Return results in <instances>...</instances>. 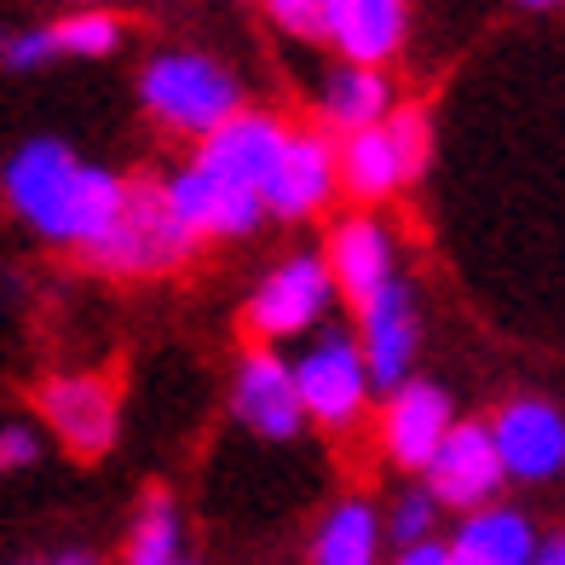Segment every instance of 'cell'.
<instances>
[{
	"label": "cell",
	"mask_w": 565,
	"mask_h": 565,
	"mask_svg": "<svg viewBox=\"0 0 565 565\" xmlns=\"http://www.w3.org/2000/svg\"><path fill=\"white\" fill-rule=\"evenodd\" d=\"M491 439L513 484H548L565 468V416L548 398H508L491 416Z\"/></svg>",
	"instance_id": "cell-12"
},
{
	"label": "cell",
	"mask_w": 565,
	"mask_h": 565,
	"mask_svg": "<svg viewBox=\"0 0 565 565\" xmlns=\"http://www.w3.org/2000/svg\"><path fill=\"white\" fill-rule=\"evenodd\" d=\"M53 565H93V559H53Z\"/></svg>",
	"instance_id": "cell-30"
},
{
	"label": "cell",
	"mask_w": 565,
	"mask_h": 565,
	"mask_svg": "<svg viewBox=\"0 0 565 565\" xmlns=\"http://www.w3.org/2000/svg\"><path fill=\"white\" fill-rule=\"evenodd\" d=\"M53 30V46L64 58H110L116 46H121V18L116 12H98L93 0H87V12H70V18H58V23H46Z\"/></svg>",
	"instance_id": "cell-22"
},
{
	"label": "cell",
	"mask_w": 565,
	"mask_h": 565,
	"mask_svg": "<svg viewBox=\"0 0 565 565\" xmlns=\"http://www.w3.org/2000/svg\"><path fill=\"white\" fill-rule=\"evenodd\" d=\"M450 422H456L450 393L439 387V381L409 375L387 393V404H381V456L404 473H422L427 456L439 450V439L450 433Z\"/></svg>",
	"instance_id": "cell-14"
},
{
	"label": "cell",
	"mask_w": 565,
	"mask_h": 565,
	"mask_svg": "<svg viewBox=\"0 0 565 565\" xmlns=\"http://www.w3.org/2000/svg\"><path fill=\"white\" fill-rule=\"evenodd\" d=\"M82 7H87V0H82Z\"/></svg>",
	"instance_id": "cell-32"
},
{
	"label": "cell",
	"mask_w": 565,
	"mask_h": 565,
	"mask_svg": "<svg viewBox=\"0 0 565 565\" xmlns=\"http://www.w3.org/2000/svg\"><path fill=\"white\" fill-rule=\"evenodd\" d=\"M185 554V525H179V502L168 491H150L139 502V520L127 531L121 565H168Z\"/></svg>",
	"instance_id": "cell-21"
},
{
	"label": "cell",
	"mask_w": 565,
	"mask_h": 565,
	"mask_svg": "<svg viewBox=\"0 0 565 565\" xmlns=\"http://www.w3.org/2000/svg\"><path fill=\"white\" fill-rule=\"evenodd\" d=\"M162 191L173 202V214L185 220L202 243L209 237H248V231H260L266 220V202L254 185H243V179H231L209 162H185V168H173L162 179Z\"/></svg>",
	"instance_id": "cell-9"
},
{
	"label": "cell",
	"mask_w": 565,
	"mask_h": 565,
	"mask_svg": "<svg viewBox=\"0 0 565 565\" xmlns=\"http://www.w3.org/2000/svg\"><path fill=\"white\" fill-rule=\"evenodd\" d=\"M0 58H7L12 70H41V64H53L58 58V46H53V30H18L0 41Z\"/></svg>",
	"instance_id": "cell-25"
},
{
	"label": "cell",
	"mask_w": 565,
	"mask_h": 565,
	"mask_svg": "<svg viewBox=\"0 0 565 565\" xmlns=\"http://www.w3.org/2000/svg\"><path fill=\"white\" fill-rule=\"evenodd\" d=\"M513 7H525V12H548V7H565V0H513Z\"/></svg>",
	"instance_id": "cell-29"
},
{
	"label": "cell",
	"mask_w": 565,
	"mask_h": 565,
	"mask_svg": "<svg viewBox=\"0 0 565 565\" xmlns=\"http://www.w3.org/2000/svg\"><path fill=\"white\" fill-rule=\"evenodd\" d=\"M41 416L53 427V439L70 456H105L116 445V427H121V404L116 387L105 375H53L41 387Z\"/></svg>",
	"instance_id": "cell-13"
},
{
	"label": "cell",
	"mask_w": 565,
	"mask_h": 565,
	"mask_svg": "<svg viewBox=\"0 0 565 565\" xmlns=\"http://www.w3.org/2000/svg\"><path fill=\"white\" fill-rule=\"evenodd\" d=\"M352 335H358V352H364V370H370L375 393H393L398 381L416 375V364H422V306H416L404 277L381 282L370 300H358Z\"/></svg>",
	"instance_id": "cell-7"
},
{
	"label": "cell",
	"mask_w": 565,
	"mask_h": 565,
	"mask_svg": "<svg viewBox=\"0 0 565 565\" xmlns=\"http://www.w3.org/2000/svg\"><path fill=\"white\" fill-rule=\"evenodd\" d=\"M41 461V433L30 422H7L0 427V473H23Z\"/></svg>",
	"instance_id": "cell-26"
},
{
	"label": "cell",
	"mask_w": 565,
	"mask_h": 565,
	"mask_svg": "<svg viewBox=\"0 0 565 565\" xmlns=\"http://www.w3.org/2000/svg\"><path fill=\"white\" fill-rule=\"evenodd\" d=\"M202 248V237L173 214L162 179H127L116 220L82 248V260L105 277H168Z\"/></svg>",
	"instance_id": "cell-2"
},
{
	"label": "cell",
	"mask_w": 565,
	"mask_h": 565,
	"mask_svg": "<svg viewBox=\"0 0 565 565\" xmlns=\"http://www.w3.org/2000/svg\"><path fill=\"white\" fill-rule=\"evenodd\" d=\"M433 121L422 105H393L381 121L352 127L335 139V185L358 209H381V202L404 196L427 168Z\"/></svg>",
	"instance_id": "cell-3"
},
{
	"label": "cell",
	"mask_w": 565,
	"mask_h": 565,
	"mask_svg": "<svg viewBox=\"0 0 565 565\" xmlns=\"http://www.w3.org/2000/svg\"><path fill=\"white\" fill-rule=\"evenodd\" d=\"M559 473H565V468H559Z\"/></svg>",
	"instance_id": "cell-34"
},
{
	"label": "cell",
	"mask_w": 565,
	"mask_h": 565,
	"mask_svg": "<svg viewBox=\"0 0 565 565\" xmlns=\"http://www.w3.org/2000/svg\"><path fill=\"white\" fill-rule=\"evenodd\" d=\"M266 18H271L289 41H323L329 0H266Z\"/></svg>",
	"instance_id": "cell-24"
},
{
	"label": "cell",
	"mask_w": 565,
	"mask_h": 565,
	"mask_svg": "<svg viewBox=\"0 0 565 565\" xmlns=\"http://www.w3.org/2000/svg\"><path fill=\"white\" fill-rule=\"evenodd\" d=\"M439 497L427 491V484H409V491L393 502V520H381L387 525L393 543H422V536H433V525H439Z\"/></svg>",
	"instance_id": "cell-23"
},
{
	"label": "cell",
	"mask_w": 565,
	"mask_h": 565,
	"mask_svg": "<svg viewBox=\"0 0 565 565\" xmlns=\"http://www.w3.org/2000/svg\"><path fill=\"white\" fill-rule=\"evenodd\" d=\"M139 105L173 139H202L243 110V82L209 53H157L139 70Z\"/></svg>",
	"instance_id": "cell-4"
},
{
	"label": "cell",
	"mask_w": 565,
	"mask_h": 565,
	"mask_svg": "<svg viewBox=\"0 0 565 565\" xmlns=\"http://www.w3.org/2000/svg\"><path fill=\"white\" fill-rule=\"evenodd\" d=\"M398 105V87L387 64H352L341 58L335 70L318 82V127L329 134H352V127H370Z\"/></svg>",
	"instance_id": "cell-19"
},
{
	"label": "cell",
	"mask_w": 565,
	"mask_h": 565,
	"mask_svg": "<svg viewBox=\"0 0 565 565\" xmlns=\"http://www.w3.org/2000/svg\"><path fill=\"white\" fill-rule=\"evenodd\" d=\"M289 375H295V398H300L306 427H323V433L364 427L375 387H370V370H364V352H358L352 329H323V335H312L306 352L289 364Z\"/></svg>",
	"instance_id": "cell-5"
},
{
	"label": "cell",
	"mask_w": 565,
	"mask_h": 565,
	"mask_svg": "<svg viewBox=\"0 0 565 565\" xmlns=\"http://www.w3.org/2000/svg\"><path fill=\"white\" fill-rule=\"evenodd\" d=\"M531 565H536V559H531Z\"/></svg>",
	"instance_id": "cell-33"
},
{
	"label": "cell",
	"mask_w": 565,
	"mask_h": 565,
	"mask_svg": "<svg viewBox=\"0 0 565 565\" xmlns=\"http://www.w3.org/2000/svg\"><path fill=\"white\" fill-rule=\"evenodd\" d=\"M536 565H565V531L548 536V543H536Z\"/></svg>",
	"instance_id": "cell-28"
},
{
	"label": "cell",
	"mask_w": 565,
	"mask_h": 565,
	"mask_svg": "<svg viewBox=\"0 0 565 565\" xmlns=\"http://www.w3.org/2000/svg\"><path fill=\"white\" fill-rule=\"evenodd\" d=\"M323 266H329V277H335L341 300H352V306L370 300L381 282L398 277V231L375 209H358V214H347L335 231H329Z\"/></svg>",
	"instance_id": "cell-15"
},
{
	"label": "cell",
	"mask_w": 565,
	"mask_h": 565,
	"mask_svg": "<svg viewBox=\"0 0 565 565\" xmlns=\"http://www.w3.org/2000/svg\"><path fill=\"white\" fill-rule=\"evenodd\" d=\"M121 191H127L121 173L82 162L64 139H30L7 157V168H0V196H7V209L30 225L35 237L75 248V254L116 220Z\"/></svg>",
	"instance_id": "cell-1"
},
{
	"label": "cell",
	"mask_w": 565,
	"mask_h": 565,
	"mask_svg": "<svg viewBox=\"0 0 565 565\" xmlns=\"http://www.w3.org/2000/svg\"><path fill=\"white\" fill-rule=\"evenodd\" d=\"M323 41L352 64H393L409 41V0H329Z\"/></svg>",
	"instance_id": "cell-17"
},
{
	"label": "cell",
	"mask_w": 565,
	"mask_h": 565,
	"mask_svg": "<svg viewBox=\"0 0 565 565\" xmlns=\"http://www.w3.org/2000/svg\"><path fill=\"white\" fill-rule=\"evenodd\" d=\"M387 565H456L450 559V543H439V536H422V543H398V554Z\"/></svg>",
	"instance_id": "cell-27"
},
{
	"label": "cell",
	"mask_w": 565,
	"mask_h": 565,
	"mask_svg": "<svg viewBox=\"0 0 565 565\" xmlns=\"http://www.w3.org/2000/svg\"><path fill=\"white\" fill-rule=\"evenodd\" d=\"M536 543H543V536H536L531 513L484 502V508L461 513V525L450 536V559L456 565H531Z\"/></svg>",
	"instance_id": "cell-18"
},
{
	"label": "cell",
	"mask_w": 565,
	"mask_h": 565,
	"mask_svg": "<svg viewBox=\"0 0 565 565\" xmlns=\"http://www.w3.org/2000/svg\"><path fill=\"white\" fill-rule=\"evenodd\" d=\"M335 277H329L323 254H289V260H277L260 282H254V295L243 306V323L254 341L266 347H282V341H300L323 329L329 306H335Z\"/></svg>",
	"instance_id": "cell-6"
},
{
	"label": "cell",
	"mask_w": 565,
	"mask_h": 565,
	"mask_svg": "<svg viewBox=\"0 0 565 565\" xmlns=\"http://www.w3.org/2000/svg\"><path fill=\"white\" fill-rule=\"evenodd\" d=\"M260 196H266V220H312L341 196V185H335V139H329V127H295L289 121Z\"/></svg>",
	"instance_id": "cell-8"
},
{
	"label": "cell",
	"mask_w": 565,
	"mask_h": 565,
	"mask_svg": "<svg viewBox=\"0 0 565 565\" xmlns=\"http://www.w3.org/2000/svg\"><path fill=\"white\" fill-rule=\"evenodd\" d=\"M282 134H289V121L271 116V110H231L214 134H202L196 139V162H209L231 179H243V185L260 191L266 185V173H271V157H277V145ZM266 202V196H260Z\"/></svg>",
	"instance_id": "cell-16"
},
{
	"label": "cell",
	"mask_w": 565,
	"mask_h": 565,
	"mask_svg": "<svg viewBox=\"0 0 565 565\" xmlns=\"http://www.w3.org/2000/svg\"><path fill=\"white\" fill-rule=\"evenodd\" d=\"M168 565H196V559H185V554H179V559H168Z\"/></svg>",
	"instance_id": "cell-31"
},
{
	"label": "cell",
	"mask_w": 565,
	"mask_h": 565,
	"mask_svg": "<svg viewBox=\"0 0 565 565\" xmlns=\"http://www.w3.org/2000/svg\"><path fill=\"white\" fill-rule=\"evenodd\" d=\"M381 548H387V525L370 497L335 502L312 531V565H381Z\"/></svg>",
	"instance_id": "cell-20"
},
{
	"label": "cell",
	"mask_w": 565,
	"mask_h": 565,
	"mask_svg": "<svg viewBox=\"0 0 565 565\" xmlns=\"http://www.w3.org/2000/svg\"><path fill=\"white\" fill-rule=\"evenodd\" d=\"M231 416H237L254 439H271V445H289L306 433L300 416V398H295V375L282 364L277 347H248L237 358V381H231Z\"/></svg>",
	"instance_id": "cell-11"
},
{
	"label": "cell",
	"mask_w": 565,
	"mask_h": 565,
	"mask_svg": "<svg viewBox=\"0 0 565 565\" xmlns=\"http://www.w3.org/2000/svg\"><path fill=\"white\" fill-rule=\"evenodd\" d=\"M422 479H427V491L439 497V508H450V513L497 502L508 473H502V456H497V439H491V422H450L439 450L427 456Z\"/></svg>",
	"instance_id": "cell-10"
}]
</instances>
